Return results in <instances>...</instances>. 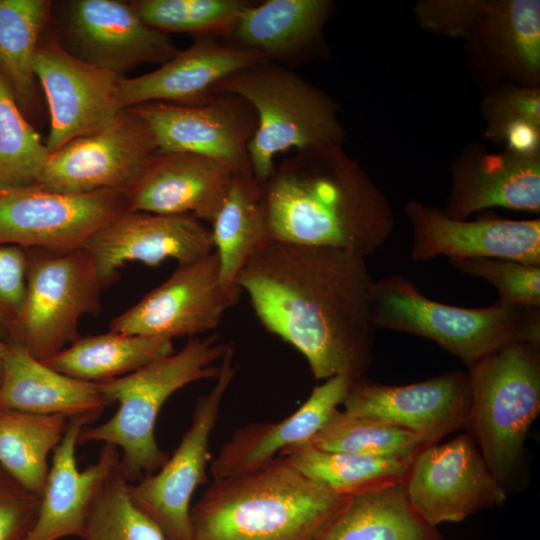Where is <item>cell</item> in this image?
Here are the masks:
<instances>
[{
    "mask_svg": "<svg viewBox=\"0 0 540 540\" xmlns=\"http://www.w3.org/2000/svg\"><path fill=\"white\" fill-rule=\"evenodd\" d=\"M236 284L261 325L295 348L313 377L365 375L376 331L366 258L338 248L272 241Z\"/></svg>",
    "mask_w": 540,
    "mask_h": 540,
    "instance_id": "obj_1",
    "label": "cell"
},
{
    "mask_svg": "<svg viewBox=\"0 0 540 540\" xmlns=\"http://www.w3.org/2000/svg\"><path fill=\"white\" fill-rule=\"evenodd\" d=\"M263 189L273 241L367 258L394 231L387 196L343 145L295 152L275 166Z\"/></svg>",
    "mask_w": 540,
    "mask_h": 540,
    "instance_id": "obj_2",
    "label": "cell"
},
{
    "mask_svg": "<svg viewBox=\"0 0 540 540\" xmlns=\"http://www.w3.org/2000/svg\"><path fill=\"white\" fill-rule=\"evenodd\" d=\"M349 498L281 455L252 471L213 479L191 506V540H317Z\"/></svg>",
    "mask_w": 540,
    "mask_h": 540,
    "instance_id": "obj_3",
    "label": "cell"
},
{
    "mask_svg": "<svg viewBox=\"0 0 540 540\" xmlns=\"http://www.w3.org/2000/svg\"><path fill=\"white\" fill-rule=\"evenodd\" d=\"M232 346L214 334L190 338L179 351L122 377L99 382L106 401L109 405L117 402L118 409L103 424L85 426L78 443L102 441L120 448L121 469L128 482L155 473L169 457L159 447L155 436L163 405L183 387L215 379L221 360Z\"/></svg>",
    "mask_w": 540,
    "mask_h": 540,
    "instance_id": "obj_4",
    "label": "cell"
},
{
    "mask_svg": "<svg viewBox=\"0 0 540 540\" xmlns=\"http://www.w3.org/2000/svg\"><path fill=\"white\" fill-rule=\"evenodd\" d=\"M217 93L240 97L256 115L248 156L251 173L262 184L279 154L343 145L336 102L286 66L262 60L221 80L211 90Z\"/></svg>",
    "mask_w": 540,
    "mask_h": 540,
    "instance_id": "obj_5",
    "label": "cell"
},
{
    "mask_svg": "<svg viewBox=\"0 0 540 540\" xmlns=\"http://www.w3.org/2000/svg\"><path fill=\"white\" fill-rule=\"evenodd\" d=\"M374 320L387 329L429 339L470 368L515 341L540 344V308L502 302L469 308L425 296L407 277L375 281Z\"/></svg>",
    "mask_w": 540,
    "mask_h": 540,
    "instance_id": "obj_6",
    "label": "cell"
},
{
    "mask_svg": "<svg viewBox=\"0 0 540 540\" xmlns=\"http://www.w3.org/2000/svg\"><path fill=\"white\" fill-rule=\"evenodd\" d=\"M468 433L505 486L519 469L540 412V344L510 342L468 368Z\"/></svg>",
    "mask_w": 540,
    "mask_h": 540,
    "instance_id": "obj_7",
    "label": "cell"
},
{
    "mask_svg": "<svg viewBox=\"0 0 540 540\" xmlns=\"http://www.w3.org/2000/svg\"><path fill=\"white\" fill-rule=\"evenodd\" d=\"M25 250V298L10 341L45 361L79 338L80 318L99 312L105 287L83 248Z\"/></svg>",
    "mask_w": 540,
    "mask_h": 540,
    "instance_id": "obj_8",
    "label": "cell"
},
{
    "mask_svg": "<svg viewBox=\"0 0 540 540\" xmlns=\"http://www.w3.org/2000/svg\"><path fill=\"white\" fill-rule=\"evenodd\" d=\"M233 358L232 346L221 360L214 385L197 398L190 425L173 454L155 473L128 484L131 502L161 529L166 540H191V501L195 490L207 482L210 438L237 371Z\"/></svg>",
    "mask_w": 540,
    "mask_h": 540,
    "instance_id": "obj_9",
    "label": "cell"
},
{
    "mask_svg": "<svg viewBox=\"0 0 540 540\" xmlns=\"http://www.w3.org/2000/svg\"><path fill=\"white\" fill-rule=\"evenodd\" d=\"M127 210L126 193L120 191L63 193L38 185L0 186V245L81 249Z\"/></svg>",
    "mask_w": 540,
    "mask_h": 540,
    "instance_id": "obj_10",
    "label": "cell"
},
{
    "mask_svg": "<svg viewBox=\"0 0 540 540\" xmlns=\"http://www.w3.org/2000/svg\"><path fill=\"white\" fill-rule=\"evenodd\" d=\"M403 484L416 513L434 528L462 522L481 510L502 506L507 499L505 486L468 432L423 447Z\"/></svg>",
    "mask_w": 540,
    "mask_h": 540,
    "instance_id": "obj_11",
    "label": "cell"
},
{
    "mask_svg": "<svg viewBox=\"0 0 540 540\" xmlns=\"http://www.w3.org/2000/svg\"><path fill=\"white\" fill-rule=\"evenodd\" d=\"M241 293L239 286L223 283L218 257L212 252L178 264L162 284L115 317L109 330L171 340L194 338L214 330Z\"/></svg>",
    "mask_w": 540,
    "mask_h": 540,
    "instance_id": "obj_12",
    "label": "cell"
},
{
    "mask_svg": "<svg viewBox=\"0 0 540 540\" xmlns=\"http://www.w3.org/2000/svg\"><path fill=\"white\" fill-rule=\"evenodd\" d=\"M156 152L146 122L125 108L101 131L51 153L37 185L63 193H126Z\"/></svg>",
    "mask_w": 540,
    "mask_h": 540,
    "instance_id": "obj_13",
    "label": "cell"
},
{
    "mask_svg": "<svg viewBox=\"0 0 540 540\" xmlns=\"http://www.w3.org/2000/svg\"><path fill=\"white\" fill-rule=\"evenodd\" d=\"M33 70L47 99L50 130L45 145L50 154L101 131L123 110L124 76L78 59L54 39L40 41Z\"/></svg>",
    "mask_w": 540,
    "mask_h": 540,
    "instance_id": "obj_14",
    "label": "cell"
},
{
    "mask_svg": "<svg viewBox=\"0 0 540 540\" xmlns=\"http://www.w3.org/2000/svg\"><path fill=\"white\" fill-rule=\"evenodd\" d=\"M61 45L78 59L120 75L141 64H163L177 52L147 25L131 1L71 0L59 4Z\"/></svg>",
    "mask_w": 540,
    "mask_h": 540,
    "instance_id": "obj_15",
    "label": "cell"
},
{
    "mask_svg": "<svg viewBox=\"0 0 540 540\" xmlns=\"http://www.w3.org/2000/svg\"><path fill=\"white\" fill-rule=\"evenodd\" d=\"M131 108L150 128L157 152L199 155L251 173L248 143L257 121L240 97L217 93L192 104L155 102Z\"/></svg>",
    "mask_w": 540,
    "mask_h": 540,
    "instance_id": "obj_16",
    "label": "cell"
},
{
    "mask_svg": "<svg viewBox=\"0 0 540 540\" xmlns=\"http://www.w3.org/2000/svg\"><path fill=\"white\" fill-rule=\"evenodd\" d=\"M470 404L468 374L451 371L404 385L383 384L363 375L351 381L342 406L348 414L407 430L428 446L466 428Z\"/></svg>",
    "mask_w": 540,
    "mask_h": 540,
    "instance_id": "obj_17",
    "label": "cell"
},
{
    "mask_svg": "<svg viewBox=\"0 0 540 540\" xmlns=\"http://www.w3.org/2000/svg\"><path fill=\"white\" fill-rule=\"evenodd\" d=\"M83 249L105 288L128 263L183 264L214 252L210 227L194 216L129 210L96 232Z\"/></svg>",
    "mask_w": 540,
    "mask_h": 540,
    "instance_id": "obj_18",
    "label": "cell"
},
{
    "mask_svg": "<svg viewBox=\"0 0 540 540\" xmlns=\"http://www.w3.org/2000/svg\"><path fill=\"white\" fill-rule=\"evenodd\" d=\"M404 210L412 225L414 262L437 257L503 258L540 265V219L468 221L414 200Z\"/></svg>",
    "mask_w": 540,
    "mask_h": 540,
    "instance_id": "obj_19",
    "label": "cell"
},
{
    "mask_svg": "<svg viewBox=\"0 0 540 540\" xmlns=\"http://www.w3.org/2000/svg\"><path fill=\"white\" fill-rule=\"evenodd\" d=\"M98 416L71 417L54 449L36 521L22 540H59L83 536L92 505L112 471L120 464L119 449L105 443L97 461L79 470L75 457L81 430Z\"/></svg>",
    "mask_w": 540,
    "mask_h": 540,
    "instance_id": "obj_20",
    "label": "cell"
},
{
    "mask_svg": "<svg viewBox=\"0 0 540 540\" xmlns=\"http://www.w3.org/2000/svg\"><path fill=\"white\" fill-rule=\"evenodd\" d=\"M451 187L442 210L455 219L492 207L540 212V155L466 146L450 168Z\"/></svg>",
    "mask_w": 540,
    "mask_h": 540,
    "instance_id": "obj_21",
    "label": "cell"
},
{
    "mask_svg": "<svg viewBox=\"0 0 540 540\" xmlns=\"http://www.w3.org/2000/svg\"><path fill=\"white\" fill-rule=\"evenodd\" d=\"M236 173L199 155L156 152L126 192L129 211L191 215L211 223Z\"/></svg>",
    "mask_w": 540,
    "mask_h": 540,
    "instance_id": "obj_22",
    "label": "cell"
},
{
    "mask_svg": "<svg viewBox=\"0 0 540 540\" xmlns=\"http://www.w3.org/2000/svg\"><path fill=\"white\" fill-rule=\"evenodd\" d=\"M353 378L334 376L316 385L307 399L277 422H254L238 428L210 463L213 479L252 471L285 451L310 443L339 406Z\"/></svg>",
    "mask_w": 540,
    "mask_h": 540,
    "instance_id": "obj_23",
    "label": "cell"
},
{
    "mask_svg": "<svg viewBox=\"0 0 540 540\" xmlns=\"http://www.w3.org/2000/svg\"><path fill=\"white\" fill-rule=\"evenodd\" d=\"M265 60L261 55L230 46L217 37H195L157 69L123 77V109L146 103L192 104L211 96L212 88L229 75Z\"/></svg>",
    "mask_w": 540,
    "mask_h": 540,
    "instance_id": "obj_24",
    "label": "cell"
},
{
    "mask_svg": "<svg viewBox=\"0 0 540 540\" xmlns=\"http://www.w3.org/2000/svg\"><path fill=\"white\" fill-rule=\"evenodd\" d=\"M333 8L329 0L253 2L223 42L279 65H295L325 52L323 30Z\"/></svg>",
    "mask_w": 540,
    "mask_h": 540,
    "instance_id": "obj_25",
    "label": "cell"
},
{
    "mask_svg": "<svg viewBox=\"0 0 540 540\" xmlns=\"http://www.w3.org/2000/svg\"><path fill=\"white\" fill-rule=\"evenodd\" d=\"M466 41L477 64L504 85L539 87V0L483 1Z\"/></svg>",
    "mask_w": 540,
    "mask_h": 540,
    "instance_id": "obj_26",
    "label": "cell"
},
{
    "mask_svg": "<svg viewBox=\"0 0 540 540\" xmlns=\"http://www.w3.org/2000/svg\"><path fill=\"white\" fill-rule=\"evenodd\" d=\"M2 363L0 410L71 418L99 416L109 405L98 383L60 373L15 342H7Z\"/></svg>",
    "mask_w": 540,
    "mask_h": 540,
    "instance_id": "obj_27",
    "label": "cell"
},
{
    "mask_svg": "<svg viewBox=\"0 0 540 540\" xmlns=\"http://www.w3.org/2000/svg\"><path fill=\"white\" fill-rule=\"evenodd\" d=\"M210 230L221 279L227 286H238L236 280L243 267L273 241L263 184L251 173H236Z\"/></svg>",
    "mask_w": 540,
    "mask_h": 540,
    "instance_id": "obj_28",
    "label": "cell"
},
{
    "mask_svg": "<svg viewBox=\"0 0 540 540\" xmlns=\"http://www.w3.org/2000/svg\"><path fill=\"white\" fill-rule=\"evenodd\" d=\"M317 540H443L410 504L403 481L351 496Z\"/></svg>",
    "mask_w": 540,
    "mask_h": 540,
    "instance_id": "obj_29",
    "label": "cell"
},
{
    "mask_svg": "<svg viewBox=\"0 0 540 540\" xmlns=\"http://www.w3.org/2000/svg\"><path fill=\"white\" fill-rule=\"evenodd\" d=\"M173 340L114 331L78 338L43 361L56 371L89 382H103L132 373L173 353Z\"/></svg>",
    "mask_w": 540,
    "mask_h": 540,
    "instance_id": "obj_30",
    "label": "cell"
},
{
    "mask_svg": "<svg viewBox=\"0 0 540 540\" xmlns=\"http://www.w3.org/2000/svg\"><path fill=\"white\" fill-rule=\"evenodd\" d=\"M66 416L0 410V466L17 483L41 497L47 458L63 438Z\"/></svg>",
    "mask_w": 540,
    "mask_h": 540,
    "instance_id": "obj_31",
    "label": "cell"
},
{
    "mask_svg": "<svg viewBox=\"0 0 540 540\" xmlns=\"http://www.w3.org/2000/svg\"><path fill=\"white\" fill-rule=\"evenodd\" d=\"M52 3L0 0V72L25 114L37 100L34 58Z\"/></svg>",
    "mask_w": 540,
    "mask_h": 540,
    "instance_id": "obj_32",
    "label": "cell"
},
{
    "mask_svg": "<svg viewBox=\"0 0 540 540\" xmlns=\"http://www.w3.org/2000/svg\"><path fill=\"white\" fill-rule=\"evenodd\" d=\"M304 475L341 496H356L403 481L411 461L325 451L306 443L285 451Z\"/></svg>",
    "mask_w": 540,
    "mask_h": 540,
    "instance_id": "obj_33",
    "label": "cell"
},
{
    "mask_svg": "<svg viewBox=\"0 0 540 540\" xmlns=\"http://www.w3.org/2000/svg\"><path fill=\"white\" fill-rule=\"evenodd\" d=\"M325 451L412 461L425 443L415 434L384 421L336 410L310 442Z\"/></svg>",
    "mask_w": 540,
    "mask_h": 540,
    "instance_id": "obj_34",
    "label": "cell"
},
{
    "mask_svg": "<svg viewBox=\"0 0 540 540\" xmlns=\"http://www.w3.org/2000/svg\"><path fill=\"white\" fill-rule=\"evenodd\" d=\"M484 135L521 154L540 155V88L498 86L481 102Z\"/></svg>",
    "mask_w": 540,
    "mask_h": 540,
    "instance_id": "obj_35",
    "label": "cell"
},
{
    "mask_svg": "<svg viewBox=\"0 0 540 540\" xmlns=\"http://www.w3.org/2000/svg\"><path fill=\"white\" fill-rule=\"evenodd\" d=\"M49 156L0 72V186L37 185Z\"/></svg>",
    "mask_w": 540,
    "mask_h": 540,
    "instance_id": "obj_36",
    "label": "cell"
},
{
    "mask_svg": "<svg viewBox=\"0 0 540 540\" xmlns=\"http://www.w3.org/2000/svg\"><path fill=\"white\" fill-rule=\"evenodd\" d=\"M131 3L147 25L165 34L224 38L253 1L136 0Z\"/></svg>",
    "mask_w": 540,
    "mask_h": 540,
    "instance_id": "obj_37",
    "label": "cell"
},
{
    "mask_svg": "<svg viewBox=\"0 0 540 540\" xmlns=\"http://www.w3.org/2000/svg\"><path fill=\"white\" fill-rule=\"evenodd\" d=\"M128 484L119 464L92 505L83 539L166 540L161 529L131 502Z\"/></svg>",
    "mask_w": 540,
    "mask_h": 540,
    "instance_id": "obj_38",
    "label": "cell"
},
{
    "mask_svg": "<svg viewBox=\"0 0 540 540\" xmlns=\"http://www.w3.org/2000/svg\"><path fill=\"white\" fill-rule=\"evenodd\" d=\"M460 272L480 278L498 292V300L540 308V265L503 258L449 260Z\"/></svg>",
    "mask_w": 540,
    "mask_h": 540,
    "instance_id": "obj_39",
    "label": "cell"
},
{
    "mask_svg": "<svg viewBox=\"0 0 540 540\" xmlns=\"http://www.w3.org/2000/svg\"><path fill=\"white\" fill-rule=\"evenodd\" d=\"M482 7L483 0H422L414 15L424 30L466 40Z\"/></svg>",
    "mask_w": 540,
    "mask_h": 540,
    "instance_id": "obj_40",
    "label": "cell"
},
{
    "mask_svg": "<svg viewBox=\"0 0 540 540\" xmlns=\"http://www.w3.org/2000/svg\"><path fill=\"white\" fill-rule=\"evenodd\" d=\"M41 497L27 490L0 466V540H22L33 527Z\"/></svg>",
    "mask_w": 540,
    "mask_h": 540,
    "instance_id": "obj_41",
    "label": "cell"
},
{
    "mask_svg": "<svg viewBox=\"0 0 540 540\" xmlns=\"http://www.w3.org/2000/svg\"><path fill=\"white\" fill-rule=\"evenodd\" d=\"M26 250L0 245V333L13 328L23 305L26 291Z\"/></svg>",
    "mask_w": 540,
    "mask_h": 540,
    "instance_id": "obj_42",
    "label": "cell"
},
{
    "mask_svg": "<svg viewBox=\"0 0 540 540\" xmlns=\"http://www.w3.org/2000/svg\"><path fill=\"white\" fill-rule=\"evenodd\" d=\"M7 342L4 341L0 335V356L3 355L5 349H6Z\"/></svg>",
    "mask_w": 540,
    "mask_h": 540,
    "instance_id": "obj_43",
    "label": "cell"
},
{
    "mask_svg": "<svg viewBox=\"0 0 540 540\" xmlns=\"http://www.w3.org/2000/svg\"><path fill=\"white\" fill-rule=\"evenodd\" d=\"M2 377H3V363H2V356H0V386L2 382Z\"/></svg>",
    "mask_w": 540,
    "mask_h": 540,
    "instance_id": "obj_44",
    "label": "cell"
}]
</instances>
